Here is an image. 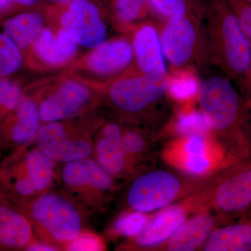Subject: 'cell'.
<instances>
[{
    "label": "cell",
    "mask_w": 251,
    "mask_h": 251,
    "mask_svg": "<svg viewBox=\"0 0 251 251\" xmlns=\"http://www.w3.org/2000/svg\"><path fill=\"white\" fill-rule=\"evenodd\" d=\"M247 214H248V215H249V216H250L251 217V209L250 211H249V212L247 213ZM245 215H246V214H245Z\"/></svg>",
    "instance_id": "f35d334b"
},
{
    "label": "cell",
    "mask_w": 251,
    "mask_h": 251,
    "mask_svg": "<svg viewBox=\"0 0 251 251\" xmlns=\"http://www.w3.org/2000/svg\"><path fill=\"white\" fill-rule=\"evenodd\" d=\"M112 17L119 27L133 29L152 19L149 0H111Z\"/></svg>",
    "instance_id": "d4e9b609"
},
{
    "label": "cell",
    "mask_w": 251,
    "mask_h": 251,
    "mask_svg": "<svg viewBox=\"0 0 251 251\" xmlns=\"http://www.w3.org/2000/svg\"><path fill=\"white\" fill-rule=\"evenodd\" d=\"M43 27V18L34 12L22 13L5 22L3 34L14 41L21 50L32 45Z\"/></svg>",
    "instance_id": "603a6c76"
},
{
    "label": "cell",
    "mask_w": 251,
    "mask_h": 251,
    "mask_svg": "<svg viewBox=\"0 0 251 251\" xmlns=\"http://www.w3.org/2000/svg\"><path fill=\"white\" fill-rule=\"evenodd\" d=\"M151 216L137 211H125L117 218L112 231L116 235L132 239L143 230Z\"/></svg>",
    "instance_id": "f1b7e54d"
},
{
    "label": "cell",
    "mask_w": 251,
    "mask_h": 251,
    "mask_svg": "<svg viewBox=\"0 0 251 251\" xmlns=\"http://www.w3.org/2000/svg\"><path fill=\"white\" fill-rule=\"evenodd\" d=\"M91 97L85 86L73 81L66 82L41 102L39 107L41 120L49 123L76 116L87 106Z\"/></svg>",
    "instance_id": "2e32d148"
},
{
    "label": "cell",
    "mask_w": 251,
    "mask_h": 251,
    "mask_svg": "<svg viewBox=\"0 0 251 251\" xmlns=\"http://www.w3.org/2000/svg\"><path fill=\"white\" fill-rule=\"evenodd\" d=\"M104 244L101 239L94 234L82 232L68 244L67 251H101Z\"/></svg>",
    "instance_id": "1f68e13d"
},
{
    "label": "cell",
    "mask_w": 251,
    "mask_h": 251,
    "mask_svg": "<svg viewBox=\"0 0 251 251\" xmlns=\"http://www.w3.org/2000/svg\"><path fill=\"white\" fill-rule=\"evenodd\" d=\"M200 111L218 145L229 160L251 158V112L240 92L224 74L200 82Z\"/></svg>",
    "instance_id": "6da1fadb"
},
{
    "label": "cell",
    "mask_w": 251,
    "mask_h": 251,
    "mask_svg": "<svg viewBox=\"0 0 251 251\" xmlns=\"http://www.w3.org/2000/svg\"><path fill=\"white\" fill-rule=\"evenodd\" d=\"M227 1L251 45V1L248 0H227Z\"/></svg>",
    "instance_id": "4dcf8cb0"
},
{
    "label": "cell",
    "mask_w": 251,
    "mask_h": 251,
    "mask_svg": "<svg viewBox=\"0 0 251 251\" xmlns=\"http://www.w3.org/2000/svg\"><path fill=\"white\" fill-rule=\"evenodd\" d=\"M48 1L55 5H65L72 2L74 0H48Z\"/></svg>",
    "instance_id": "8d00e7d4"
},
{
    "label": "cell",
    "mask_w": 251,
    "mask_h": 251,
    "mask_svg": "<svg viewBox=\"0 0 251 251\" xmlns=\"http://www.w3.org/2000/svg\"><path fill=\"white\" fill-rule=\"evenodd\" d=\"M40 115L32 99H21L17 107L0 123V148L14 151L36 141Z\"/></svg>",
    "instance_id": "5bb4252c"
},
{
    "label": "cell",
    "mask_w": 251,
    "mask_h": 251,
    "mask_svg": "<svg viewBox=\"0 0 251 251\" xmlns=\"http://www.w3.org/2000/svg\"><path fill=\"white\" fill-rule=\"evenodd\" d=\"M201 251H251V217L246 214L237 222L216 227Z\"/></svg>",
    "instance_id": "ffe728a7"
},
{
    "label": "cell",
    "mask_w": 251,
    "mask_h": 251,
    "mask_svg": "<svg viewBox=\"0 0 251 251\" xmlns=\"http://www.w3.org/2000/svg\"><path fill=\"white\" fill-rule=\"evenodd\" d=\"M201 134L190 135L185 138V172L193 176H202L208 174L211 168L210 158L206 153V138Z\"/></svg>",
    "instance_id": "484cf974"
},
{
    "label": "cell",
    "mask_w": 251,
    "mask_h": 251,
    "mask_svg": "<svg viewBox=\"0 0 251 251\" xmlns=\"http://www.w3.org/2000/svg\"><path fill=\"white\" fill-rule=\"evenodd\" d=\"M56 173L62 194L84 212L101 211L117 193L116 179L93 158L63 163Z\"/></svg>",
    "instance_id": "9c48e42d"
},
{
    "label": "cell",
    "mask_w": 251,
    "mask_h": 251,
    "mask_svg": "<svg viewBox=\"0 0 251 251\" xmlns=\"http://www.w3.org/2000/svg\"><path fill=\"white\" fill-rule=\"evenodd\" d=\"M30 220L4 194L0 197V251H27L38 242Z\"/></svg>",
    "instance_id": "ac0fdd59"
},
{
    "label": "cell",
    "mask_w": 251,
    "mask_h": 251,
    "mask_svg": "<svg viewBox=\"0 0 251 251\" xmlns=\"http://www.w3.org/2000/svg\"><path fill=\"white\" fill-rule=\"evenodd\" d=\"M32 46L34 52L43 62L58 65L72 58L78 44L64 29H59L55 34L51 29H43Z\"/></svg>",
    "instance_id": "7402d4cb"
},
{
    "label": "cell",
    "mask_w": 251,
    "mask_h": 251,
    "mask_svg": "<svg viewBox=\"0 0 251 251\" xmlns=\"http://www.w3.org/2000/svg\"><path fill=\"white\" fill-rule=\"evenodd\" d=\"M204 30L214 65L238 87L251 66V45L227 0H206Z\"/></svg>",
    "instance_id": "5b68a950"
},
{
    "label": "cell",
    "mask_w": 251,
    "mask_h": 251,
    "mask_svg": "<svg viewBox=\"0 0 251 251\" xmlns=\"http://www.w3.org/2000/svg\"><path fill=\"white\" fill-rule=\"evenodd\" d=\"M1 195H2V192H1V190H0V197H1Z\"/></svg>",
    "instance_id": "ab89813d"
},
{
    "label": "cell",
    "mask_w": 251,
    "mask_h": 251,
    "mask_svg": "<svg viewBox=\"0 0 251 251\" xmlns=\"http://www.w3.org/2000/svg\"><path fill=\"white\" fill-rule=\"evenodd\" d=\"M31 145L14 150L0 162V190L9 201H27L47 192L55 179L54 162Z\"/></svg>",
    "instance_id": "ba28073f"
},
{
    "label": "cell",
    "mask_w": 251,
    "mask_h": 251,
    "mask_svg": "<svg viewBox=\"0 0 251 251\" xmlns=\"http://www.w3.org/2000/svg\"><path fill=\"white\" fill-rule=\"evenodd\" d=\"M11 202L27 216L41 242L57 249L66 250L84 232V211L63 194L49 191L27 201Z\"/></svg>",
    "instance_id": "8992f818"
},
{
    "label": "cell",
    "mask_w": 251,
    "mask_h": 251,
    "mask_svg": "<svg viewBox=\"0 0 251 251\" xmlns=\"http://www.w3.org/2000/svg\"><path fill=\"white\" fill-rule=\"evenodd\" d=\"M171 75L128 73L109 85L105 97L118 121L159 135L175 115Z\"/></svg>",
    "instance_id": "7a4b0ae2"
},
{
    "label": "cell",
    "mask_w": 251,
    "mask_h": 251,
    "mask_svg": "<svg viewBox=\"0 0 251 251\" xmlns=\"http://www.w3.org/2000/svg\"><path fill=\"white\" fill-rule=\"evenodd\" d=\"M94 135L91 130L64 121L49 122L39 128L36 146L54 163L63 164L90 157Z\"/></svg>",
    "instance_id": "30bf717a"
},
{
    "label": "cell",
    "mask_w": 251,
    "mask_h": 251,
    "mask_svg": "<svg viewBox=\"0 0 251 251\" xmlns=\"http://www.w3.org/2000/svg\"><path fill=\"white\" fill-rule=\"evenodd\" d=\"M155 22L177 16L204 21L206 0H149Z\"/></svg>",
    "instance_id": "cb8c5ba5"
},
{
    "label": "cell",
    "mask_w": 251,
    "mask_h": 251,
    "mask_svg": "<svg viewBox=\"0 0 251 251\" xmlns=\"http://www.w3.org/2000/svg\"><path fill=\"white\" fill-rule=\"evenodd\" d=\"M192 214L184 202L171 204L151 216L143 230L130 239L122 249L155 251L165 244Z\"/></svg>",
    "instance_id": "7c38bea8"
},
{
    "label": "cell",
    "mask_w": 251,
    "mask_h": 251,
    "mask_svg": "<svg viewBox=\"0 0 251 251\" xmlns=\"http://www.w3.org/2000/svg\"><path fill=\"white\" fill-rule=\"evenodd\" d=\"M62 6L60 23L62 29L78 45L95 49L105 42L107 28L98 5L91 0H74Z\"/></svg>",
    "instance_id": "8fae6325"
},
{
    "label": "cell",
    "mask_w": 251,
    "mask_h": 251,
    "mask_svg": "<svg viewBox=\"0 0 251 251\" xmlns=\"http://www.w3.org/2000/svg\"><path fill=\"white\" fill-rule=\"evenodd\" d=\"M211 174L186 203L192 214L210 211L222 225L240 219L251 209V158L228 160Z\"/></svg>",
    "instance_id": "277c9868"
},
{
    "label": "cell",
    "mask_w": 251,
    "mask_h": 251,
    "mask_svg": "<svg viewBox=\"0 0 251 251\" xmlns=\"http://www.w3.org/2000/svg\"><path fill=\"white\" fill-rule=\"evenodd\" d=\"M22 64L21 50L8 36L0 33V79L18 72Z\"/></svg>",
    "instance_id": "83f0119b"
},
{
    "label": "cell",
    "mask_w": 251,
    "mask_h": 251,
    "mask_svg": "<svg viewBox=\"0 0 251 251\" xmlns=\"http://www.w3.org/2000/svg\"><path fill=\"white\" fill-rule=\"evenodd\" d=\"M123 124L110 121L95 133L93 152L99 165L115 179H128L135 172L122 143Z\"/></svg>",
    "instance_id": "4fadbf2b"
},
{
    "label": "cell",
    "mask_w": 251,
    "mask_h": 251,
    "mask_svg": "<svg viewBox=\"0 0 251 251\" xmlns=\"http://www.w3.org/2000/svg\"><path fill=\"white\" fill-rule=\"evenodd\" d=\"M237 89L251 112V66L245 80Z\"/></svg>",
    "instance_id": "d6a6232c"
},
{
    "label": "cell",
    "mask_w": 251,
    "mask_h": 251,
    "mask_svg": "<svg viewBox=\"0 0 251 251\" xmlns=\"http://www.w3.org/2000/svg\"><path fill=\"white\" fill-rule=\"evenodd\" d=\"M14 6L23 8L34 7L40 3L41 0H11Z\"/></svg>",
    "instance_id": "e575fe53"
},
{
    "label": "cell",
    "mask_w": 251,
    "mask_h": 251,
    "mask_svg": "<svg viewBox=\"0 0 251 251\" xmlns=\"http://www.w3.org/2000/svg\"><path fill=\"white\" fill-rule=\"evenodd\" d=\"M193 214L165 244L155 251H201L211 232L222 224L217 216L209 211H200Z\"/></svg>",
    "instance_id": "d6986e66"
},
{
    "label": "cell",
    "mask_w": 251,
    "mask_h": 251,
    "mask_svg": "<svg viewBox=\"0 0 251 251\" xmlns=\"http://www.w3.org/2000/svg\"><path fill=\"white\" fill-rule=\"evenodd\" d=\"M3 153V150H1V148H0V162H1V159H2V158H1V153Z\"/></svg>",
    "instance_id": "74e56055"
},
{
    "label": "cell",
    "mask_w": 251,
    "mask_h": 251,
    "mask_svg": "<svg viewBox=\"0 0 251 251\" xmlns=\"http://www.w3.org/2000/svg\"><path fill=\"white\" fill-rule=\"evenodd\" d=\"M155 23L165 58L175 72L202 73L214 65L203 21L177 16Z\"/></svg>",
    "instance_id": "52a82bcc"
},
{
    "label": "cell",
    "mask_w": 251,
    "mask_h": 251,
    "mask_svg": "<svg viewBox=\"0 0 251 251\" xmlns=\"http://www.w3.org/2000/svg\"><path fill=\"white\" fill-rule=\"evenodd\" d=\"M248 1H251V0H248Z\"/></svg>",
    "instance_id": "60d3db41"
},
{
    "label": "cell",
    "mask_w": 251,
    "mask_h": 251,
    "mask_svg": "<svg viewBox=\"0 0 251 251\" xmlns=\"http://www.w3.org/2000/svg\"><path fill=\"white\" fill-rule=\"evenodd\" d=\"M58 249L57 248L52 247V246L49 245V244H46V243L41 242H36L31 245L30 247L28 248L27 251H57Z\"/></svg>",
    "instance_id": "836d02e7"
},
{
    "label": "cell",
    "mask_w": 251,
    "mask_h": 251,
    "mask_svg": "<svg viewBox=\"0 0 251 251\" xmlns=\"http://www.w3.org/2000/svg\"><path fill=\"white\" fill-rule=\"evenodd\" d=\"M14 6L11 0H0V14L9 11Z\"/></svg>",
    "instance_id": "d590c367"
},
{
    "label": "cell",
    "mask_w": 251,
    "mask_h": 251,
    "mask_svg": "<svg viewBox=\"0 0 251 251\" xmlns=\"http://www.w3.org/2000/svg\"><path fill=\"white\" fill-rule=\"evenodd\" d=\"M134 64V54L130 41L119 37L105 41L94 49L86 59L87 68L100 76L118 77L131 72Z\"/></svg>",
    "instance_id": "e0dca14e"
},
{
    "label": "cell",
    "mask_w": 251,
    "mask_h": 251,
    "mask_svg": "<svg viewBox=\"0 0 251 251\" xmlns=\"http://www.w3.org/2000/svg\"><path fill=\"white\" fill-rule=\"evenodd\" d=\"M130 44L134 54V72L171 75L163 54L156 23L149 19L133 29Z\"/></svg>",
    "instance_id": "9a60e30c"
},
{
    "label": "cell",
    "mask_w": 251,
    "mask_h": 251,
    "mask_svg": "<svg viewBox=\"0 0 251 251\" xmlns=\"http://www.w3.org/2000/svg\"><path fill=\"white\" fill-rule=\"evenodd\" d=\"M21 91L14 82L0 79V123L17 107L21 100Z\"/></svg>",
    "instance_id": "f546056e"
},
{
    "label": "cell",
    "mask_w": 251,
    "mask_h": 251,
    "mask_svg": "<svg viewBox=\"0 0 251 251\" xmlns=\"http://www.w3.org/2000/svg\"><path fill=\"white\" fill-rule=\"evenodd\" d=\"M158 137L136 126L123 124L122 143L135 173L154 164Z\"/></svg>",
    "instance_id": "44dd1931"
},
{
    "label": "cell",
    "mask_w": 251,
    "mask_h": 251,
    "mask_svg": "<svg viewBox=\"0 0 251 251\" xmlns=\"http://www.w3.org/2000/svg\"><path fill=\"white\" fill-rule=\"evenodd\" d=\"M174 133L181 138L201 134L208 136L209 128L200 110L189 109L180 112L174 119Z\"/></svg>",
    "instance_id": "4316f807"
},
{
    "label": "cell",
    "mask_w": 251,
    "mask_h": 251,
    "mask_svg": "<svg viewBox=\"0 0 251 251\" xmlns=\"http://www.w3.org/2000/svg\"><path fill=\"white\" fill-rule=\"evenodd\" d=\"M211 174L197 176L168 167L150 166L127 179L121 190V212L149 214L181 202L206 184Z\"/></svg>",
    "instance_id": "3957f363"
}]
</instances>
